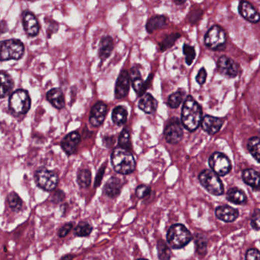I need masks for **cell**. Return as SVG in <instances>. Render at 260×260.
Here are the masks:
<instances>
[{"mask_svg":"<svg viewBox=\"0 0 260 260\" xmlns=\"http://www.w3.org/2000/svg\"><path fill=\"white\" fill-rule=\"evenodd\" d=\"M175 3H176V4H183V3H185V1H184V2H176V1H175Z\"/></svg>","mask_w":260,"mask_h":260,"instance_id":"7dc6e473","label":"cell"},{"mask_svg":"<svg viewBox=\"0 0 260 260\" xmlns=\"http://www.w3.org/2000/svg\"><path fill=\"white\" fill-rule=\"evenodd\" d=\"M167 25V17L164 15H155L148 21L146 25V29L148 33H152L156 30L164 28Z\"/></svg>","mask_w":260,"mask_h":260,"instance_id":"4316f807","label":"cell"},{"mask_svg":"<svg viewBox=\"0 0 260 260\" xmlns=\"http://www.w3.org/2000/svg\"><path fill=\"white\" fill-rule=\"evenodd\" d=\"M146 260V259H139V260Z\"/></svg>","mask_w":260,"mask_h":260,"instance_id":"c3c4849f","label":"cell"},{"mask_svg":"<svg viewBox=\"0 0 260 260\" xmlns=\"http://www.w3.org/2000/svg\"><path fill=\"white\" fill-rule=\"evenodd\" d=\"M227 42V36L224 30L219 25L211 27L205 36V44L213 51L224 50Z\"/></svg>","mask_w":260,"mask_h":260,"instance_id":"ba28073f","label":"cell"},{"mask_svg":"<svg viewBox=\"0 0 260 260\" xmlns=\"http://www.w3.org/2000/svg\"><path fill=\"white\" fill-rule=\"evenodd\" d=\"M227 199L235 205H244L247 201V195L238 188H230L227 192Z\"/></svg>","mask_w":260,"mask_h":260,"instance_id":"d4e9b609","label":"cell"},{"mask_svg":"<svg viewBox=\"0 0 260 260\" xmlns=\"http://www.w3.org/2000/svg\"><path fill=\"white\" fill-rule=\"evenodd\" d=\"M25 54L23 43L18 39H8L1 42V61L21 59Z\"/></svg>","mask_w":260,"mask_h":260,"instance_id":"5b68a950","label":"cell"},{"mask_svg":"<svg viewBox=\"0 0 260 260\" xmlns=\"http://www.w3.org/2000/svg\"><path fill=\"white\" fill-rule=\"evenodd\" d=\"M64 192H61V195H59V196H57V193H54V195H53V202L54 203H58L61 202V201H62L63 200H64Z\"/></svg>","mask_w":260,"mask_h":260,"instance_id":"f6af8a7d","label":"cell"},{"mask_svg":"<svg viewBox=\"0 0 260 260\" xmlns=\"http://www.w3.org/2000/svg\"><path fill=\"white\" fill-rule=\"evenodd\" d=\"M46 98L54 108L61 110L65 106V98L61 88H51L47 92Z\"/></svg>","mask_w":260,"mask_h":260,"instance_id":"44dd1931","label":"cell"},{"mask_svg":"<svg viewBox=\"0 0 260 260\" xmlns=\"http://www.w3.org/2000/svg\"><path fill=\"white\" fill-rule=\"evenodd\" d=\"M185 96V92L184 90L179 89L177 92L171 94L167 100V105L171 108H177L182 104L184 98Z\"/></svg>","mask_w":260,"mask_h":260,"instance_id":"1f68e13d","label":"cell"},{"mask_svg":"<svg viewBox=\"0 0 260 260\" xmlns=\"http://www.w3.org/2000/svg\"><path fill=\"white\" fill-rule=\"evenodd\" d=\"M211 171L220 176L228 175L231 171L232 164L225 154L221 152H214L208 160Z\"/></svg>","mask_w":260,"mask_h":260,"instance_id":"9c48e42d","label":"cell"},{"mask_svg":"<svg viewBox=\"0 0 260 260\" xmlns=\"http://www.w3.org/2000/svg\"><path fill=\"white\" fill-rule=\"evenodd\" d=\"M108 107L103 101H98L91 108L90 111L89 121L90 124L94 128H98L103 124L106 117Z\"/></svg>","mask_w":260,"mask_h":260,"instance_id":"4fadbf2b","label":"cell"},{"mask_svg":"<svg viewBox=\"0 0 260 260\" xmlns=\"http://www.w3.org/2000/svg\"><path fill=\"white\" fill-rule=\"evenodd\" d=\"M130 81H131V77L129 73L125 70L121 71L115 84V98L121 99L125 98L128 95L130 90Z\"/></svg>","mask_w":260,"mask_h":260,"instance_id":"5bb4252c","label":"cell"},{"mask_svg":"<svg viewBox=\"0 0 260 260\" xmlns=\"http://www.w3.org/2000/svg\"><path fill=\"white\" fill-rule=\"evenodd\" d=\"M201 128L208 134H215L221 129L223 125V120L211 115H205L201 121Z\"/></svg>","mask_w":260,"mask_h":260,"instance_id":"d6986e66","label":"cell"},{"mask_svg":"<svg viewBox=\"0 0 260 260\" xmlns=\"http://www.w3.org/2000/svg\"><path fill=\"white\" fill-rule=\"evenodd\" d=\"M251 227L256 231H260V209L254 210L253 212L252 216H251Z\"/></svg>","mask_w":260,"mask_h":260,"instance_id":"ab89813d","label":"cell"},{"mask_svg":"<svg viewBox=\"0 0 260 260\" xmlns=\"http://www.w3.org/2000/svg\"><path fill=\"white\" fill-rule=\"evenodd\" d=\"M195 249L196 252L200 255H205L207 253L208 242L205 236L201 234H196L195 237Z\"/></svg>","mask_w":260,"mask_h":260,"instance_id":"d590c367","label":"cell"},{"mask_svg":"<svg viewBox=\"0 0 260 260\" xmlns=\"http://www.w3.org/2000/svg\"><path fill=\"white\" fill-rule=\"evenodd\" d=\"M77 183L81 188H88L91 185L92 174L87 169H82L77 173Z\"/></svg>","mask_w":260,"mask_h":260,"instance_id":"f546056e","label":"cell"},{"mask_svg":"<svg viewBox=\"0 0 260 260\" xmlns=\"http://www.w3.org/2000/svg\"><path fill=\"white\" fill-rule=\"evenodd\" d=\"M158 106L157 99L151 93H145L138 101V108L147 114L155 112Z\"/></svg>","mask_w":260,"mask_h":260,"instance_id":"603a6c76","label":"cell"},{"mask_svg":"<svg viewBox=\"0 0 260 260\" xmlns=\"http://www.w3.org/2000/svg\"><path fill=\"white\" fill-rule=\"evenodd\" d=\"M182 121L178 118H172L169 120L164 129V137L169 144H176L183 138V129Z\"/></svg>","mask_w":260,"mask_h":260,"instance_id":"30bf717a","label":"cell"},{"mask_svg":"<svg viewBox=\"0 0 260 260\" xmlns=\"http://www.w3.org/2000/svg\"><path fill=\"white\" fill-rule=\"evenodd\" d=\"M247 149L252 157L260 164V138L253 137L247 142Z\"/></svg>","mask_w":260,"mask_h":260,"instance_id":"f1b7e54d","label":"cell"},{"mask_svg":"<svg viewBox=\"0 0 260 260\" xmlns=\"http://www.w3.org/2000/svg\"><path fill=\"white\" fill-rule=\"evenodd\" d=\"M217 69L221 75L228 78H234L240 74L239 65L226 56H222L218 59Z\"/></svg>","mask_w":260,"mask_h":260,"instance_id":"8fae6325","label":"cell"},{"mask_svg":"<svg viewBox=\"0 0 260 260\" xmlns=\"http://www.w3.org/2000/svg\"><path fill=\"white\" fill-rule=\"evenodd\" d=\"M157 251H158V257H159L160 260H171V256H172L171 248L163 240H160L157 242Z\"/></svg>","mask_w":260,"mask_h":260,"instance_id":"d6a6232c","label":"cell"},{"mask_svg":"<svg viewBox=\"0 0 260 260\" xmlns=\"http://www.w3.org/2000/svg\"><path fill=\"white\" fill-rule=\"evenodd\" d=\"M113 143H114V141H113L112 137H105L103 139V144L106 146V148H111Z\"/></svg>","mask_w":260,"mask_h":260,"instance_id":"bcb514c9","label":"cell"},{"mask_svg":"<svg viewBox=\"0 0 260 260\" xmlns=\"http://www.w3.org/2000/svg\"><path fill=\"white\" fill-rule=\"evenodd\" d=\"M114 49V41L111 36H105L101 38L98 45V58L104 61L108 59Z\"/></svg>","mask_w":260,"mask_h":260,"instance_id":"7402d4cb","label":"cell"},{"mask_svg":"<svg viewBox=\"0 0 260 260\" xmlns=\"http://www.w3.org/2000/svg\"><path fill=\"white\" fill-rule=\"evenodd\" d=\"M7 203L12 211L18 212L23 208V201L15 192L12 191L7 197Z\"/></svg>","mask_w":260,"mask_h":260,"instance_id":"4dcf8cb0","label":"cell"},{"mask_svg":"<svg viewBox=\"0 0 260 260\" xmlns=\"http://www.w3.org/2000/svg\"><path fill=\"white\" fill-rule=\"evenodd\" d=\"M122 184L121 180L116 177H111L105 182L103 192L110 198H115L121 193Z\"/></svg>","mask_w":260,"mask_h":260,"instance_id":"ffe728a7","label":"cell"},{"mask_svg":"<svg viewBox=\"0 0 260 260\" xmlns=\"http://www.w3.org/2000/svg\"><path fill=\"white\" fill-rule=\"evenodd\" d=\"M198 180L204 188L211 195L220 196L224 192V185L217 174L212 171L205 170L198 175Z\"/></svg>","mask_w":260,"mask_h":260,"instance_id":"8992f818","label":"cell"},{"mask_svg":"<svg viewBox=\"0 0 260 260\" xmlns=\"http://www.w3.org/2000/svg\"><path fill=\"white\" fill-rule=\"evenodd\" d=\"M191 239L192 235L191 232L183 224H173L167 231V243L175 250L183 248L191 242Z\"/></svg>","mask_w":260,"mask_h":260,"instance_id":"3957f363","label":"cell"},{"mask_svg":"<svg viewBox=\"0 0 260 260\" xmlns=\"http://www.w3.org/2000/svg\"><path fill=\"white\" fill-rule=\"evenodd\" d=\"M92 231V227L88 222L82 221L74 229V234L77 237H88Z\"/></svg>","mask_w":260,"mask_h":260,"instance_id":"e575fe53","label":"cell"},{"mask_svg":"<svg viewBox=\"0 0 260 260\" xmlns=\"http://www.w3.org/2000/svg\"><path fill=\"white\" fill-rule=\"evenodd\" d=\"M130 77H131L133 88L137 92L138 96L141 98L145 94L146 90L148 89V87H149L150 83L152 80L151 79L153 77L152 74L149 76L147 81H144L139 70L137 67H132L131 69Z\"/></svg>","mask_w":260,"mask_h":260,"instance_id":"7c38bea8","label":"cell"},{"mask_svg":"<svg viewBox=\"0 0 260 260\" xmlns=\"http://www.w3.org/2000/svg\"><path fill=\"white\" fill-rule=\"evenodd\" d=\"M24 30L28 37H35L40 31V24L38 18L29 11H25L22 15Z\"/></svg>","mask_w":260,"mask_h":260,"instance_id":"9a60e30c","label":"cell"},{"mask_svg":"<svg viewBox=\"0 0 260 260\" xmlns=\"http://www.w3.org/2000/svg\"><path fill=\"white\" fill-rule=\"evenodd\" d=\"M207 78V72L206 70L202 67L201 70H200L199 72L197 74L196 80L197 83H198L199 85L202 86L203 84H205V81H206Z\"/></svg>","mask_w":260,"mask_h":260,"instance_id":"7bdbcfd3","label":"cell"},{"mask_svg":"<svg viewBox=\"0 0 260 260\" xmlns=\"http://www.w3.org/2000/svg\"><path fill=\"white\" fill-rule=\"evenodd\" d=\"M111 119L114 124L118 126H121L125 124L128 120V111L126 108L121 105L115 107L111 113Z\"/></svg>","mask_w":260,"mask_h":260,"instance_id":"83f0119b","label":"cell"},{"mask_svg":"<svg viewBox=\"0 0 260 260\" xmlns=\"http://www.w3.org/2000/svg\"><path fill=\"white\" fill-rule=\"evenodd\" d=\"M242 178L249 186L255 190L260 189V173L254 169H246L243 171Z\"/></svg>","mask_w":260,"mask_h":260,"instance_id":"cb8c5ba5","label":"cell"},{"mask_svg":"<svg viewBox=\"0 0 260 260\" xmlns=\"http://www.w3.org/2000/svg\"><path fill=\"white\" fill-rule=\"evenodd\" d=\"M151 193V188L149 185H140L136 188V195L140 199L149 196Z\"/></svg>","mask_w":260,"mask_h":260,"instance_id":"f35d334b","label":"cell"},{"mask_svg":"<svg viewBox=\"0 0 260 260\" xmlns=\"http://www.w3.org/2000/svg\"><path fill=\"white\" fill-rule=\"evenodd\" d=\"M0 76H1V98H4L13 88L14 81L12 77L5 71H1Z\"/></svg>","mask_w":260,"mask_h":260,"instance_id":"484cf974","label":"cell"},{"mask_svg":"<svg viewBox=\"0 0 260 260\" xmlns=\"http://www.w3.org/2000/svg\"><path fill=\"white\" fill-rule=\"evenodd\" d=\"M73 227H74L73 222L67 223V224H64L62 228L58 231V236L60 237H65L66 236H67V234L71 232Z\"/></svg>","mask_w":260,"mask_h":260,"instance_id":"b9f144b4","label":"cell"},{"mask_svg":"<svg viewBox=\"0 0 260 260\" xmlns=\"http://www.w3.org/2000/svg\"><path fill=\"white\" fill-rule=\"evenodd\" d=\"M184 55L185 56V62L188 66L191 65L195 60L196 53H195V48L191 47V45L185 44L183 46Z\"/></svg>","mask_w":260,"mask_h":260,"instance_id":"74e56055","label":"cell"},{"mask_svg":"<svg viewBox=\"0 0 260 260\" xmlns=\"http://www.w3.org/2000/svg\"><path fill=\"white\" fill-rule=\"evenodd\" d=\"M238 9L241 16L251 23H258L260 21V14L257 12L255 7L250 2L247 1L240 2Z\"/></svg>","mask_w":260,"mask_h":260,"instance_id":"e0dca14e","label":"cell"},{"mask_svg":"<svg viewBox=\"0 0 260 260\" xmlns=\"http://www.w3.org/2000/svg\"><path fill=\"white\" fill-rule=\"evenodd\" d=\"M180 36L181 35L178 33H173V34H171V35L166 37L164 41L160 44V49H161V51H167V49L171 48L175 44L176 40L180 38Z\"/></svg>","mask_w":260,"mask_h":260,"instance_id":"8d00e7d4","label":"cell"},{"mask_svg":"<svg viewBox=\"0 0 260 260\" xmlns=\"http://www.w3.org/2000/svg\"><path fill=\"white\" fill-rule=\"evenodd\" d=\"M37 185L45 191H51L55 189L59 182V177L54 171H49L45 167H40L35 173Z\"/></svg>","mask_w":260,"mask_h":260,"instance_id":"52a82bcc","label":"cell"},{"mask_svg":"<svg viewBox=\"0 0 260 260\" xmlns=\"http://www.w3.org/2000/svg\"><path fill=\"white\" fill-rule=\"evenodd\" d=\"M81 141L80 133L78 131H72L66 135L65 138L61 141V148L67 155H72L77 151Z\"/></svg>","mask_w":260,"mask_h":260,"instance_id":"2e32d148","label":"cell"},{"mask_svg":"<svg viewBox=\"0 0 260 260\" xmlns=\"http://www.w3.org/2000/svg\"><path fill=\"white\" fill-rule=\"evenodd\" d=\"M111 164L115 172L122 175L132 173L136 168V161L129 151L115 148L111 156Z\"/></svg>","mask_w":260,"mask_h":260,"instance_id":"7a4b0ae2","label":"cell"},{"mask_svg":"<svg viewBox=\"0 0 260 260\" xmlns=\"http://www.w3.org/2000/svg\"><path fill=\"white\" fill-rule=\"evenodd\" d=\"M245 260H260V252L257 249H249L246 253Z\"/></svg>","mask_w":260,"mask_h":260,"instance_id":"60d3db41","label":"cell"},{"mask_svg":"<svg viewBox=\"0 0 260 260\" xmlns=\"http://www.w3.org/2000/svg\"><path fill=\"white\" fill-rule=\"evenodd\" d=\"M202 109L196 100L188 95L182 109V124L188 131H195L202 121Z\"/></svg>","mask_w":260,"mask_h":260,"instance_id":"6da1fadb","label":"cell"},{"mask_svg":"<svg viewBox=\"0 0 260 260\" xmlns=\"http://www.w3.org/2000/svg\"><path fill=\"white\" fill-rule=\"evenodd\" d=\"M31 97L27 90L20 88L10 95L8 107L11 111L18 115H25L31 108Z\"/></svg>","mask_w":260,"mask_h":260,"instance_id":"277c9868","label":"cell"},{"mask_svg":"<svg viewBox=\"0 0 260 260\" xmlns=\"http://www.w3.org/2000/svg\"><path fill=\"white\" fill-rule=\"evenodd\" d=\"M118 145H119V148L127 150V151L131 149V135H130L129 131L126 128L123 129L120 133Z\"/></svg>","mask_w":260,"mask_h":260,"instance_id":"836d02e7","label":"cell"},{"mask_svg":"<svg viewBox=\"0 0 260 260\" xmlns=\"http://www.w3.org/2000/svg\"><path fill=\"white\" fill-rule=\"evenodd\" d=\"M239 214L238 210L228 205H221L215 209V216L224 222H234L238 218Z\"/></svg>","mask_w":260,"mask_h":260,"instance_id":"ac0fdd59","label":"cell"},{"mask_svg":"<svg viewBox=\"0 0 260 260\" xmlns=\"http://www.w3.org/2000/svg\"><path fill=\"white\" fill-rule=\"evenodd\" d=\"M105 167H106V166L103 165L99 169V171H98V173H97L96 178H95V187L98 186L100 183H101L102 176H103L104 173H105Z\"/></svg>","mask_w":260,"mask_h":260,"instance_id":"ee69618b","label":"cell"}]
</instances>
